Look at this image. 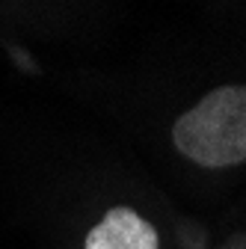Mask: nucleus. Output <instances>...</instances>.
I'll return each instance as SVG.
<instances>
[{
	"label": "nucleus",
	"mask_w": 246,
	"mask_h": 249,
	"mask_svg": "<svg viewBox=\"0 0 246 249\" xmlns=\"http://www.w3.org/2000/svg\"><path fill=\"white\" fill-rule=\"evenodd\" d=\"M172 142L187 160L205 169L246 163V86L211 89L172 124Z\"/></svg>",
	"instance_id": "1"
},
{
	"label": "nucleus",
	"mask_w": 246,
	"mask_h": 249,
	"mask_svg": "<svg viewBox=\"0 0 246 249\" xmlns=\"http://www.w3.org/2000/svg\"><path fill=\"white\" fill-rule=\"evenodd\" d=\"M83 249H160V237L142 213L116 205L86 231Z\"/></svg>",
	"instance_id": "2"
}]
</instances>
